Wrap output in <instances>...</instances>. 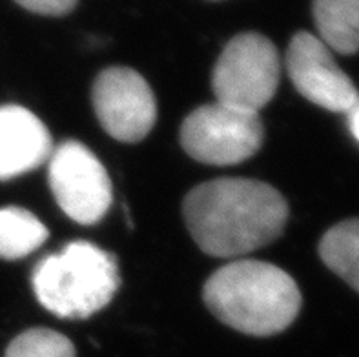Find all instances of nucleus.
Segmentation results:
<instances>
[{
	"mask_svg": "<svg viewBox=\"0 0 359 357\" xmlns=\"http://www.w3.org/2000/svg\"><path fill=\"white\" fill-rule=\"evenodd\" d=\"M259 114L226 105L194 109L181 126V144L191 159L212 166H232L254 157L263 144Z\"/></svg>",
	"mask_w": 359,
	"mask_h": 357,
	"instance_id": "nucleus-5",
	"label": "nucleus"
},
{
	"mask_svg": "<svg viewBox=\"0 0 359 357\" xmlns=\"http://www.w3.org/2000/svg\"><path fill=\"white\" fill-rule=\"evenodd\" d=\"M348 126H351L354 139L359 142V102L348 112Z\"/></svg>",
	"mask_w": 359,
	"mask_h": 357,
	"instance_id": "nucleus-15",
	"label": "nucleus"
},
{
	"mask_svg": "<svg viewBox=\"0 0 359 357\" xmlns=\"http://www.w3.org/2000/svg\"><path fill=\"white\" fill-rule=\"evenodd\" d=\"M39 303L64 319H84L106 307L121 286L117 261L88 241L66 244L33 270Z\"/></svg>",
	"mask_w": 359,
	"mask_h": 357,
	"instance_id": "nucleus-3",
	"label": "nucleus"
},
{
	"mask_svg": "<svg viewBox=\"0 0 359 357\" xmlns=\"http://www.w3.org/2000/svg\"><path fill=\"white\" fill-rule=\"evenodd\" d=\"M18 6L36 15H48V17H62L68 15L79 0H15Z\"/></svg>",
	"mask_w": 359,
	"mask_h": 357,
	"instance_id": "nucleus-14",
	"label": "nucleus"
},
{
	"mask_svg": "<svg viewBox=\"0 0 359 357\" xmlns=\"http://www.w3.org/2000/svg\"><path fill=\"white\" fill-rule=\"evenodd\" d=\"M319 255L334 274L359 292V219H348L327 231Z\"/></svg>",
	"mask_w": 359,
	"mask_h": 357,
	"instance_id": "nucleus-12",
	"label": "nucleus"
},
{
	"mask_svg": "<svg viewBox=\"0 0 359 357\" xmlns=\"http://www.w3.org/2000/svg\"><path fill=\"white\" fill-rule=\"evenodd\" d=\"M91 102L106 133L128 144L144 139L157 121L154 91L132 68L102 69L93 82Z\"/></svg>",
	"mask_w": 359,
	"mask_h": 357,
	"instance_id": "nucleus-7",
	"label": "nucleus"
},
{
	"mask_svg": "<svg viewBox=\"0 0 359 357\" xmlns=\"http://www.w3.org/2000/svg\"><path fill=\"white\" fill-rule=\"evenodd\" d=\"M48 168L51 191L66 215L79 224H95L111 206V181L97 155L79 140L53 148Z\"/></svg>",
	"mask_w": 359,
	"mask_h": 357,
	"instance_id": "nucleus-6",
	"label": "nucleus"
},
{
	"mask_svg": "<svg viewBox=\"0 0 359 357\" xmlns=\"http://www.w3.org/2000/svg\"><path fill=\"white\" fill-rule=\"evenodd\" d=\"M182 215L203 252L230 259L278 239L287 227L288 204L266 182L215 179L188 191Z\"/></svg>",
	"mask_w": 359,
	"mask_h": 357,
	"instance_id": "nucleus-1",
	"label": "nucleus"
},
{
	"mask_svg": "<svg viewBox=\"0 0 359 357\" xmlns=\"http://www.w3.org/2000/svg\"><path fill=\"white\" fill-rule=\"evenodd\" d=\"M50 237L36 215L18 206L0 208V259L17 261L39 250Z\"/></svg>",
	"mask_w": 359,
	"mask_h": 357,
	"instance_id": "nucleus-11",
	"label": "nucleus"
},
{
	"mask_svg": "<svg viewBox=\"0 0 359 357\" xmlns=\"http://www.w3.org/2000/svg\"><path fill=\"white\" fill-rule=\"evenodd\" d=\"M51 151L53 140L41 119L22 106H0V181L42 166Z\"/></svg>",
	"mask_w": 359,
	"mask_h": 357,
	"instance_id": "nucleus-9",
	"label": "nucleus"
},
{
	"mask_svg": "<svg viewBox=\"0 0 359 357\" xmlns=\"http://www.w3.org/2000/svg\"><path fill=\"white\" fill-rule=\"evenodd\" d=\"M203 297L219 321L257 337L287 330L301 310L296 281L276 264L254 259L228 262L214 271Z\"/></svg>",
	"mask_w": 359,
	"mask_h": 357,
	"instance_id": "nucleus-2",
	"label": "nucleus"
},
{
	"mask_svg": "<svg viewBox=\"0 0 359 357\" xmlns=\"http://www.w3.org/2000/svg\"><path fill=\"white\" fill-rule=\"evenodd\" d=\"M4 357H77V352L66 335L50 328H32L9 343Z\"/></svg>",
	"mask_w": 359,
	"mask_h": 357,
	"instance_id": "nucleus-13",
	"label": "nucleus"
},
{
	"mask_svg": "<svg viewBox=\"0 0 359 357\" xmlns=\"http://www.w3.org/2000/svg\"><path fill=\"white\" fill-rule=\"evenodd\" d=\"M319 39L332 51L352 55L359 51V0H314Z\"/></svg>",
	"mask_w": 359,
	"mask_h": 357,
	"instance_id": "nucleus-10",
	"label": "nucleus"
},
{
	"mask_svg": "<svg viewBox=\"0 0 359 357\" xmlns=\"http://www.w3.org/2000/svg\"><path fill=\"white\" fill-rule=\"evenodd\" d=\"M281 79V59L261 33L233 36L219 55L212 73V90L219 105L259 114L273 99Z\"/></svg>",
	"mask_w": 359,
	"mask_h": 357,
	"instance_id": "nucleus-4",
	"label": "nucleus"
},
{
	"mask_svg": "<svg viewBox=\"0 0 359 357\" xmlns=\"http://www.w3.org/2000/svg\"><path fill=\"white\" fill-rule=\"evenodd\" d=\"M287 72L306 100L336 114H348L359 102L354 82L332 57V50L318 35L299 32L287 50Z\"/></svg>",
	"mask_w": 359,
	"mask_h": 357,
	"instance_id": "nucleus-8",
	"label": "nucleus"
}]
</instances>
